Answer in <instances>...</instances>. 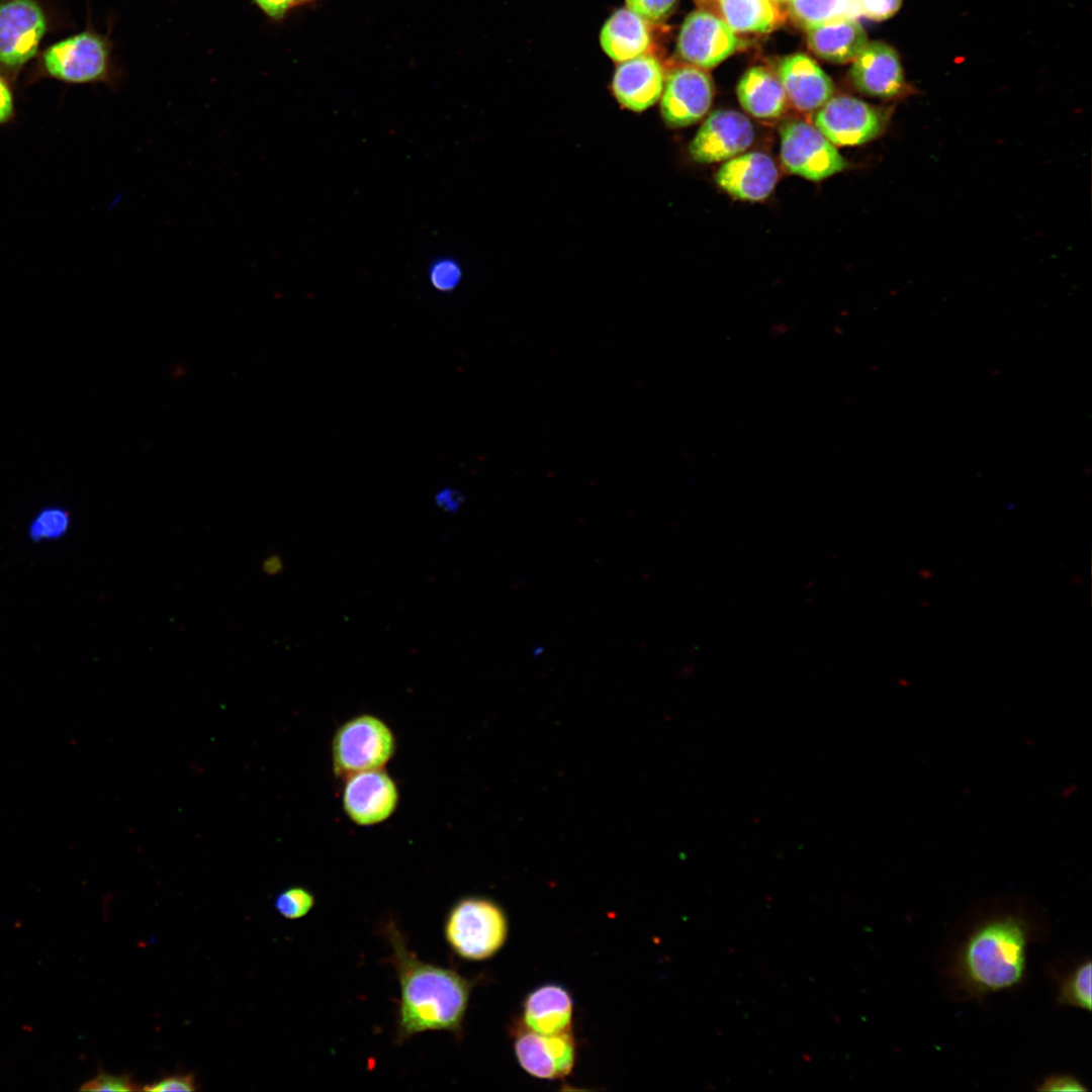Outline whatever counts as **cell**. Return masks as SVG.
I'll return each mask as SVG.
<instances>
[{"mask_svg": "<svg viewBox=\"0 0 1092 1092\" xmlns=\"http://www.w3.org/2000/svg\"><path fill=\"white\" fill-rule=\"evenodd\" d=\"M778 77L789 103L801 112L818 110L834 92L830 77L804 54L784 58L779 65Z\"/></svg>", "mask_w": 1092, "mask_h": 1092, "instance_id": "obj_17", "label": "cell"}, {"mask_svg": "<svg viewBox=\"0 0 1092 1092\" xmlns=\"http://www.w3.org/2000/svg\"><path fill=\"white\" fill-rule=\"evenodd\" d=\"M776 3H789L790 0H774Z\"/></svg>", "mask_w": 1092, "mask_h": 1092, "instance_id": "obj_37", "label": "cell"}, {"mask_svg": "<svg viewBox=\"0 0 1092 1092\" xmlns=\"http://www.w3.org/2000/svg\"><path fill=\"white\" fill-rule=\"evenodd\" d=\"M342 800L350 820L360 826H371L393 814L398 804V790L382 768L365 770L346 778Z\"/></svg>", "mask_w": 1092, "mask_h": 1092, "instance_id": "obj_13", "label": "cell"}, {"mask_svg": "<svg viewBox=\"0 0 1092 1092\" xmlns=\"http://www.w3.org/2000/svg\"><path fill=\"white\" fill-rule=\"evenodd\" d=\"M1031 928L1019 914L991 917L979 923L964 940L953 963V974L971 996L1020 986L1026 977Z\"/></svg>", "mask_w": 1092, "mask_h": 1092, "instance_id": "obj_2", "label": "cell"}, {"mask_svg": "<svg viewBox=\"0 0 1092 1092\" xmlns=\"http://www.w3.org/2000/svg\"><path fill=\"white\" fill-rule=\"evenodd\" d=\"M737 44L734 31L722 18L709 11L697 10L682 22L676 50L691 66L710 69L731 56Z\"/></svg>", "mask_w": 1092, "mask_h": 1092, "instance_id": "obj_11", "label": "cell"}, {"mask_svg": "<svg viewBox=\"0 0 1092 1092\" xmlns=\"http://www.w3.org/2000/svg\"><path fill=\"white\" fill-rule=\"evenodd\" d=\"M263 569L267 574H277L283 569V562L278 555L269 556L263 562Z\"/></svg>", "mask_w": 1092, "mask_h": 1092, "instance_id": "obj_36", "label": "cell"}, {"mask_svg": "<svg viewBox=\"0 0 1092 1092\" xmlns=\"http://www.w3.org/2000/svg\"><path fill=\"white\" fill-rule=\"evenodd\" d=\"M81 1091L128 1092L141 1090L129 1074L114 1075L99 1070L95 1077L85 1082Z\"/></svg>", "mask_w": 1092, "mask_h": 1092, "instance_id": "obj_28", "label": "cell"}, {"mask_svg": "<svg viewBox=\"0 0 1092 1092\" xmlns=\"http://www.w3.org/2000/svg\"><path fill=\"white\" fill-rule=\"evenodd\" d=\"M778 178L775 161L762 152H750L727 160L715 176L720 188L732 197L746 201H761L768 197Z\"/></svg>", "mask_w": 1092, "mask_h": 1092, "instance_id": "obj_15", "label": "cell"}, {"mask_svg": "<svg viewBox=\"0 0 1092 1092\" xmlns=\"http://www.w3.org/2000/svg\"><path fill=\"white\" fill-rule=\"evenodd\" d=\"M509 918L493 899L469 895L458 899L448 910L444 937L451 951L469 962L493 958L506 944Z\"/></svg>", "mask_w": 1092, "mask_h": 1092, "instance_id": "obj_3", "label": "cell"}, {"mask_svg": "<svg viewBox=\"0 0 1092 1092\" xmlns=\"http://www.w3.org/2000/svg\"><path fill=\"white\" fill-rule=\"evenodd\" d=\"M1057 1001L1061 1005L1091 1011V961L1077 965L1065 976L1058 977Z\"/></svg>", "mask_w": 1092, "mask_h": 1092, "instance_id": "obj_24", "label": "cell"}, {"mask_svg": "<svg viewBox=\"0 0 1092 1092\" xmlns=\"http://www.w3.org/2000/svg\"><path fill=\"white\" fill-rule=\"evenodd\" d=\"M573 1004L564 986L557 983L538 986L523 1002V1025L541 1034L571 1031Z\"/></svg>", "mask_w": 1092, "mask_h": 1092, "instance_id": "obj_18", "label": "cell"}, {"mask_svg": "<svg viewBox=\"0 0 1092 1092\" xmlns=\"http://www.w3.org/2000/svg\"><path fill=\"white\" fill-rule=\"evenodd\" d=\"M463 270L453 257L443 256L432 261L428 268V281L438 292H453L461 283Z\"/></svg>", "mask_w": 1092, "mask_h": 1092, "instance_id": "obj_26", "label": "cell"}, {"mask_svg": "<svg viewBox=\"0 0 1092 1092\" xmlns=\"http://www.w3.org/2000/svg\"><path fill=\"white\" fill-rule=\"evenodd\" d=\"M1037 1091H1088L1083 1083L1071 1074H1054L1045 1077L1035 1088Z\"/></svg>", "mask_w": 1092, "mask_h": 1092, "instance_id": "obj_32", "label": "cell"}, {"mask_svg": "<svg viewBox=\"0 0 1092 1092\" xmlns=\"http://www.w3.org/2000/svg\"><path fill=\"white\" fill-rule=\"evenodd\" d=\"M69 527L68 513L59 508L42 510L31 523L29 534L35 540L57 539L66 533Z\"/></svg>", "mask_w": 1092, "mask_h": 1092, "instance_id": "obj_27", "label": "cell"}, {"mask_svg": "<svg viewBox=\"0 0 1092 1092\" xmlns=\"http://www.w3.org/2000/svg\"><path fill=\"white\" fill-rule=\"evenodd\" d=\"M903 0H861V15L872 20H885L898 12Z\"/></svg>", "mask_w": 1092, "mask_h": 1092, "instance_id": "obj_31", "label": "cell"}, {"mask_svg": "<svg viewBox=\"0 0 1092 1092\" xmlns=\"http://www.w3.org/2000/svg\"><path fill=\"white\" fill-rule=\"evenodd\" d=\"M382 933L390 944L389 961L399 984L396 1042L425 1031L462 1034L475 982L453 969L419 960L393 921L383 925Z\"/></svg>", "mask_w": 1092, "mask_h": 1092, "instance_id": "obj_1", "label": "cell"}, {"mask_svg": "<svg viewBox=\"0 0 1092 1092\" xmlns=\"http://www.w3.org/2000/svg\"><path fill=\"white\" fill-rule=\"evenodd\" d=\"M753 139V125L745 115L734 110H716L698 129L689 145V153L698 163L723 162L744 152Z\"/></svg>", "mask_w": 1092, "mask_h": 1092, "instance_id": "obj_12", "label": "cell"}, {"mask_svg": "<svg viewBox=\"0 0 1092 1092\" xmlns=\"http://www.w3.org/2000/svg\"><path fill=\"white\" fill-rule=\"evenodd\" d=\"M676 0H626L628 9L646 21H658L666 17Z\"/></svg>", "mask_w": 1092, "mask_h": 1092, "instance_id": "obj_30", "label": "cell"}, {"mask_svg": "<svg viewBox=\"0 0 1092 1092\" xmlns=\"http://www.w3.org/2000/svg\"><path fill=\"white\" fill-rule=\"evenodd\" d=\"M514 1054L520 1067L543 1080L568 1076L576 1060V1042L571 1031L541 1034L527 1027H516Z\"/></svg>", "mask_w": 1092, "mask_h": 1092, "instance_id": "obj_10", "label": "cell"}, {"mask_svg": "<svg viewBox=\"0 0 1092 1092\" xmlns=\"http://www.w3.org/2000/svg\"><path fill=\"white\" fill-rule=\"evenodd\" d=\"M395 751V738L380 718L363 714L345 722L332 741L333 767L337 776L381 769Z\"/></svg>", "mask_w": 1092, "mask_h": 1092, "instance_id": "obj_4", "label": "cell"}, {"mask_svg": "<svg viewBox=\"0 0 1092 1092\" xmlns=\"http://www.w3.org/2000/svg\"><path fill=\"white\" fill-rule=\"evenodd\" d=\"M260 8L269 16L273 18H281L284 16L289 7L296 0H255Z\"/></svg>", "mask_w": 1092, "mask_h": 1092, "instance_id": "obj_35", "label": "cell"}, {"mask_svg": "<svg viewBox=\"0 0 1092 1092\" xmlns=\"http://www.w3.org/2000/svg\"><path fill=\"white\" fill-rule=\"evenodd\" d=\"M780 154L784 167L807 180L820 181L843 171L847 161L814 125L788 119L780 126Z\"/></svg>", "mask_w": 1092, "mask_h": 1092, "instance_id": "obj_6", "label": "cell"}, {"mask_svg": "<svg viewBox=\"0 0 1092 1092\" xmlns=\"http://www.w3.org/2000/svg\"><path fill=\"white\" fill-rule=\"evenodd\" d=\"M849 77L857 91L883 100L898 99L912 92L905 81L899 55L882 41L867 43L852 61Z\"/></svg>", "mask_w": 1092, "mask_h": 1092, "instance_id": "obj_14", "label": "cell"}, {"mask_svg": "<svg viewBox=\"0 0 1092 1092\" xmlns=\"http://www.w3.org/2000/svg\"><path fill=\"white\" fill-rule=\"evenodd\" d=\"M722 19L739 33H767L781 22L774 0H718Z\"/></svg>", "mask_w": 1092, "mask_h": 1092, "instance_id": "obj_22", "label": "cell"}, {"mask_svg": "<svg viewBox=\"0 0 1092 1092\" xmlns=\"http://www.w3.org/2000/svg\"><path fill=\"white\" fill-rule=\"evenodd\" d=\"M737 97L742 108L759 119L779 118L789 105L778 75L763 67H752L743 74Z\"/></svg>", "mask_w": 1092, "mask_h": 1092, "instance_id": "obj_20", "label": "cell"}, {"mask_svg": "<svg viewBox=\"0 0 1092 1092\" xmlns=\"http://www.w3.org/2000/svg\"><path fill=\"white\" fill-rule=\"evenodd\" d=\"M857 19H842L807 29V44L818 58L843 64L853 61L868 43Z\"/></svg>", "mask_w": 1092, "mask_h": 1092, "instance_id": "obj_19", "label": "cell"}, {"mask_svg": "<svg viewBox=\"0 0 1092 1092\" xmlns=\"http://www.w3.org/2000/svg\"><path fill=\"white\" fill-rule=\"evenodd\" d=\"M14 117V96L7 80L0 74V126L10 123Z\"/></svg>", "mask_w": 1092, "mask_h": 1092, "instance_id": "obj_34", "label": "cell"}, {"mask_svg": "<svg viewBox=\"0 0 1092 1092\" xmlns=\"http://www.w3.org/2000/svg\"><path fill=\"white\" fill-rule=\"evenodd\" d=\"M663 85L660 63L653 56L643 54L621 62L615 71L612 89L624 108L642 112L658 101Z\"/></svg>", "mask_w": 1092, "mask_h": 1092, "instance_id": "obj_16", "label": "cell"}, {"mask_svg": "<svg viewBox=\"0 0 1092 1092\" xmlns=\"http://www.w3.org/2000/svg\"><path fill=\"white\" fill-rule=\"evenodd\" d=\"M861 0H790L792 19L806 30L824 23L857 19Z\"/></svg>", "mask_w": 1092, "mask_h": 1092, "instance_id": "obj_23", "label": "cell"}, {"mask_svg": "<svg viewBox=\"0 0 1092 1092\" xmlns=\"http://www.w3.org/2000/svg\"><path fill=\"white\" fill-rule=\"evenodd\" d=\"M892 113L890 107L839 95L832 96L816 111L813 124L834 146H859L880 138L887 130Z\"/></svg>", "mask_w": 1092, "mask_h": 1092, "instance_id": "obj_5", "label": "cell"}, {"mask_svg": "<svg viewBox=\"0 0 1092 1092\" xmlns=\"http://www.w3.org/2000/svg\"><path fill=\"white\" fill-rule=\"evenodd\" d=\"M434 500L439 509L454 514L462 507L465 496L456 488L443 487L435 493Z\"/></svg>", "mask_w": 1092, "mask_h": 1092, "instance_id": "obj_33", "label": "cell"}, {"mask_svg": "<svg viewBox=\"0 0 1092 1092\" xmlns=\"http://www.w3.org/2000/svg\"><path fill=\"white\" fill-rule=\"evenodd\" d=\"M604 52L616 62H624L648 50L651 35L648 23L628 8L617 10L601 30Z\"/></svg>", "mask_w": 1092, "mask_h": 1092, "instance_id": "obj_21", "label": "cell"}, {"mask_svg": "<svg viewBox=\"0 0 1092 1092\" xmlns=\"http://www.w3.org/2000/svg\"><path fill=\"white\" fill-rule=\"evenodd\" d=\"M47 29L36 0H0V70L14 76L36 55Z\"/></svg>", "mask_w": 1092, "mask_h": 1092, "instance_id": "obj_8", "label": "cell"}, {"mask_svg": "<svg viewBox=\"0 0 1092 1092\" xmlns=\"http://www.w3.org/2000/svg\"><path fill=\"white\" fill-rule=\"evenodd\" d=\"M314 895L301 886L284 889L274 900L275 910L289 920H296L306 916L314 907Z\"/></svg>", "mask_w": 1092, "mask_h": 1092, "instance_id": "obj_25", "label": "cell"}, {"mask_svg": "<svg viewBox=\"0 0 1092 1092\" xmlns=\"http://www.w3.org/2000/svg\"><path fill=\"white\" fill-rule=\"evenodd\" d=\"M40 64L44 75L65 83L100 82L109 74V47L104 37L85 30L51 44Z\"/></svg>", "mask_w": 1092, "mask_h": 1092, "instance_id": "obj_7", "label": "cell"}, {"mask_svg": "<svg viewBox=\"0 0 1092 1092\" xmlns=\"http://www.w3.org/2000/svg\"><path fill=\"white\" fill-rule=\"evenodd\" d=\"M713 95V82L704 69L688 65L670 71L660 96L664 123L671 128L694 124L708 112Z\"/></svg>", "mask_w": 1092, "mask_h": 1092, "instance_id": "obj_9", "label": "cell"}, {"mask_svg": "<svg viewBox=\"0 0 1092 1092\" xmlns=\"http://www.w3.org/2000/svg\"><path fill=\"white\" fill-rule=\"evenodd\" d=\"M197 1089L193 1073L170 1074L141 1087V1090L150 1092L195 1091Z\"/></svg>", "mask_w": 1092, "mask_h": 1092, "instance_id": "obj_29", "label": "cell"}]
</instances>
